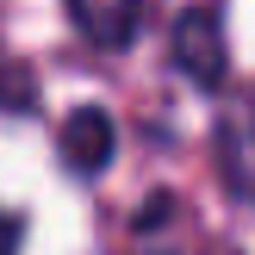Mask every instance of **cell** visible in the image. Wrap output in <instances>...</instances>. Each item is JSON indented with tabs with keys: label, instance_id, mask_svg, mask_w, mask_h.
<instances>
[{
	"label": "cell",
	"instance_id": "1",
	"mask_svg": "<svg viewBox=\"0 0 255 255\" xmlns=\"http://www.w3.org/2000/svg\"><path fill=\"white\" fill-rule=\"evenodd\" d=\"M174 69L187 75L193 87H224V69H231V56H224V31H218V6H187L181 19H174Z\"/></svg>",
	"mask_w": 255,
	"mask_h": 255
},
{
	"label": "cell",
	"instance_id": "2",
	"mask_svg": "<svg viewBox=\"0 0 255 255\" xmlns=\"http://www.w3.org/2000/svg\"><path fill=\"white\" fill-rule=\"evenodd\" d=\"M56 156H62V168L81 174V181L106 174V168H112V156H119L112 112H106V106H75L69 119H62V131H56Z\"/></svg>",
	"mask_w": 255,
	"mask_h": 255
},
{
	"label": "cell",
	"instance_id": "3",
	"mask_svg": "<svg viewBox=\"0 0 255 255\" xmlns=\"http://www.w3.org/2000/svg\"><path fill=\"white\" fill-rule=\"evenodd\" d=\"M75 19V31L100 50H125L137 37V19H143V0H62Z\"/></svg>",
	"mask_w": 255,
	"mask_h": 255
},
{
	"label": "cell",
	"instance_id": "4",
	"mask_svg": "<svg viewBox=\"0 0 255 255\" xmlns=\"http://www.w3.org/2000/svg\"><path fill=\"white\" fill-rule=\"evenodd\" d=\"M218 168H224V187L255 206V106L218 125Z\"/></svg>",
	"mask_w": 255,
	"mask_h": 255
},
{
	"label": "cell",
	"instance_id": "5",
	"mask_svg": "<svg viewBox=\"0 0 255 255\" xmlns=\"http://www.w3.org/2000/svg\"><path fill=\"white\" fill-rule=\"evenodd\" d=\"M19 249H25V224L12 212H0V255H19Z\"/></svg>",
	"mask_w": 255,
	"mask_h": 255
}]
</instances>
